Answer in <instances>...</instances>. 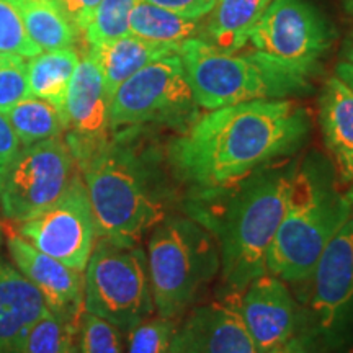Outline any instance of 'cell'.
I'll return each instance as SVG.
<instances>
[{"label":"cell","instance_id":"obj_1","mask_svg":"<svg viewBox=\"0 0 353 353\" xmlns=\"http://www.w3.org/2000/svg\"><path fill=\"white\" fill-rule=\"evenodd\" d=\"M309 134L311 117L296 101H244L200 114L170 141L165 159L172 176L190 193L210 192L291 157Z\"/></svg>","mask_w":353,"mask_h":353},{"label":"cell","instance_id":"obj_2","mask_svg":"<svg viewBox=\"0 0 353 353\" xmlns=\"http://www.w3.org/2000/svg\"><path fill=\"white\" fill-rule=\"evenodd\" d=\"M299 162L281 159L229 187L190 193L187 211L213 234L226 296L267 273V255L288 205Z\"/></svg>","mask_w":353,"mask_h":353},{"label":"cell","instance_id":"obj_3","mask_svg":"<svg viewBox=\"0 0 353 353\" xmlns=\"http://www.w3.org/2000/svg\"><path fill=\"white\" fill-rule=\"evenodd\" d=\"M161 162L154 149L117 136L77 165L99 237L138 245L145 232L169 216L172 188Z\"/></svg>","mask_w":353,"mask_h":353},{"label":"cell","instance_id":"obj_4","mask_svg":"<svg viewBox=\"0 0 353 353\" xmlns=\"http://www.w3.org/2000/svg\"><path fill=\"white\" fill-rule=\"evenodd\" d=\"M353 205L339 187L332 165L311 157L298 165L286 211L267 255V273L286 283L311 278L322 252L345 221Z\"/></svg>","mask_w":353,"mask_h":353},{"label":"cell","instance_id":"obj_5","mask_svg":"<svg viewBox=\"0 0 353 353\" xmlns=\"http://www.w3.org/2000/svg\"><path fill=\"white\" fill-rule=\"evenodd\" d=\"M196 105L216 110L252 100H280L312 90L306 72L278 63L262 52H224L203 38L179 48Z\"/></svg>","mask_w":353,"mask_h":353},{"label":"cell","instance_id":"obj_6","mask_svg":"<svg viewBox=\"0 0 353 353\" xmlns=\"http://www.w3.org/2000/svg\"><path fill=\"white\" fill-rule=\"evenodd\" d=\"M148 270L154 311L176 321L195 304L219 272L213 234L190 216L169 214L151 231Z\"/></svg>","mask_w":353,"mask_h":353},{"label":"cell","instance_id":"obj_7","mask_svg":"<svg viewBox=\"0 0 353 353\" xmlns=\"http://www.w3.org/2000/svg\"><path fill=\"white\" fill-rule=\"evenodd\" d=\"M83 311L123 332L154 314L148 257L139 245L97 239L83 270Z\"/></svg>","mask_w":353,"mask_h":353},{"label":"cell","instance_id":"obj_8","mask_svg":"<svg viewBox=\"0 0 353 353\" xmlns=\"http://www.w3.org/2000/svg\"><path fill=\"white\" fill-rule=\"evenodd\" d=\"M198 108L176 52L148 64L117 88L110 101V128L165 125L182 132L200 117Z\"/></svg>","mask_w":353,"mask_h":353},{"label":"cell","instance_id":"obj_9","mask_svg":"<svg viewBox=\"0 0 353 353\" xmlns=\"http://www.w3.org/2000/svg\"><path fill=\"white\" fill-rule=\"evenodd\" d=\"M76 175V159L63 136L25 145L0 179L3 216L17 223L50 208Z\"/></svg>","mask_w":353,"mask_h":353},{"label":"cell","instance_id":"obj_10","mask_svg":"<svg viewBox=\"0 0 353 353\" xmlns=\"http://www.w3.org/2000/svg\"><path fill=\"white\" fill-rule=\"evenodd\" d=\"M334 39L332 25L306 0H272L249 41L278 63L316 76Z\"/></svg>","mask_w":353,"mask_h":353},{"label":"cell","instance_id":"obj_11","mask_svg":"<svg viewBox=\"0 0 353 353\" xmlns=\"http://www.w3.org/2000/svg\"><path fill=\"white\" fill-rule=\"evenodd\" d=\"M309 280L311 337L334 350L345 343L353 316V211L325 247Z\"/></svg>","mask_w":353,"mask_h":353},{"label":"cell","instance_id":"obj_12","mask_svg":"<svg viewBox=\"0 0 353 353\" xmlns=\"http://www.w3.org/2000/svg\"><path fill=\"white\" fill-rule=\"evenodd\" d=\"M19 232L34 249L70 268L85 270L99 234L82 175H74L50 208L21 221Z\"/></svg>","mask_w":353,"mask_h":353},{"label":"cell","instance_id":"obj_13","mask_svg":"<svg viewBox=\"0 0 353 353\" xmlns=\"http://www.w3.org/2000/svg\"><path fill=\"white\" fill-rule=\"evenodd\" d=\"M110 101L99 65L85 54L79 61L64 103L65 143L77 165L110 141Z\"/></svg>","mask_w":353,"mask_h":353},{"label":"cell","instance_id":"obj_14","mask_svg":"<svg viewBox=\"0 0 353 353\" xmlns=\"http://www.w3.org/2000/svg\"><path fill=\"white\" fill-rule=\"evenodd\" d=\"M237 311L259 353H270L298 330V309L286 281L265 273L237 298Z\"/></svg>","mask_w":353,"mask_h":353},{"label":"cell","instance_id":"obj_15","mask_svg":"<svg viewBox=\"0 0 353 353\" xmlns=\"http://www.w3.org/2000/svg\"><path fill=\"white\" fill-rule=\"evenodd\" d=\"M237 298L193 307L176 325L170 353H259L237 311Z\"/></svg>","mask_w":353,"mask_h":353},{"label":"cell","instance_id":"obj_16","mask_svg":"<svg viewBox=\"0 0 353 353\" xmlns=\"http://www.w3.org/2000/svg\"><path fill=\"white\" fill-rule=\"evenodd\" d=\"M8 252L21 275L41 293L50 311L65 319L81 321L83 272L34 249L21 236L8 237Z\"/></svg>","mask_w":353,"mask_h":353},{"label":"cell","instance_id":"obj_17","mask_svg":"<svg viewBox=\"0 0 353 353\" xmlns=\"http://www.w3.org/2000/svg\"><path fill=\"white\" fill-rule=\"evenodd\" d=\"M48 309L41 293L0 260V350L25 352L26 335Z\"/></svg>","mask_w":353,"mask_h":353},{"label":"cell","instance_id":"obj_18","mask_svg":"<svg viewBox=\"0 0 353 353\" xmlns=\"http://www.w3.org/2000/svg\"><path fill=\"white\" fill-rule=\"evenodd\" d=\"M179 52V48L170 44L148 41L136 34L112 39V41L88 46L87 54L92 56L103 76L105 88L112 99L117 88L132 74L145 68L154 61Z\"/></svg>","mask_w":353,"mask_h":353},{"label":"cell","instance_id":"obj_19","mask_svg":"<svg viewBox=\"0 0 353 353\" xmlns=\"http://www.w3.org/2000/svg\"><path fill=\"white\" fill-rule=\"evenodd\" d=\"M319 126L335 165L353 157V92L337 76L327 79L321 90Z\"/></svg>","mask_w":353,"mask_h":353},{"label":"cell","instance_id":"obj_20","mask_svg":"<svg viewBox=\"0 0 353 353\" xmlns=\"http://www.w3.org/2000/svg\"><path fill=\"white\" fill-rule=\"evenodd\" d=\"M270 3L272 0H216L206 23L210 43L224 52L242 50Z\"/></svg>","mask_w":353,"mask_h":353},{"label":"cell","instance_id":"obj_21","mask_svg":"<svg viewBox=\"0 0 353 353\" xmlns=\"http://www.w3.org/2000/svg\"><path fill=\"white\" fill-rule=\"evenodd\" d=\"M30 95L50 101L64 117V103L70 81L81 56L76 48L41 51L28 57Z\"/></svg>","mask_w":353,"mask_h":353},{"label":"cell","instance_id":"obj_22","mask_svg":"<svg viewBox=\"0 0 353 353\" xmlns=\"http://www.w3.org/2000/svg\"><path fill=\"white\" fill-rule=\"evenodd\" d=\"M28 37L39 51L74 48L79 32L57 0H17Z\"/></svg>","mask_w":353,"mask_h":353},{"label":"cell","instance_id":"obj_23","mask_svg":"<svg viewBox=\"0 0 353 353\" xmlns=\"http://www.w3.org/2000/svg\"><path fill=\"white\" fill-rule=\"evenodd\" d=\"M200 20L187 19L179 13L165 10L139 0L130 19V33L148 41L170 44L180 48L185 41L198 38Z\"/></svg>","mask_w":353,"mask_h":353},{"label":"cell","instance_id":"obj_24","mask_svg":"<svg viewBox=\"0 0 353 353\" xmlns=\"http://www.w3.org/2000/svg\"><path fill=\"white\" fill-rule=\"evenodd\" d=\"M6 117L23 148L39 141L63 136L65 131L64 117L59 110L50 101L32 95L8 108Z\"/></svg>","mask_w":353,"mask_h":353},{"label":"cell","instance_id":"obj_25","mask_svg":"<svg viewBox=\"0 0 353 353\" xmlns=\"http://www.w3.org/2000/svg\"><path fill=\"white\" fill-rule=\"evenodd\" d=\"M79 321L61 317L48 309L33 324L25 341V353H79Z\"/></svg>","mask_w":353,"mask_h":353},{"label":"cell","instance_id":"obj_26","mask_svg":"<svg viewBox=\"0 0 353 353\" xmlns=\"http://www.w3.org/2000/svg\"><path fill=\"white\" fill-rule=\"evenodd\" d=\"M139 0H101L83 32L87 46L112 41L130 34V19Z\"/></svg>","mask_w":353,"mask_h":353},{"label":"cell","instance_id":"obj_27","mask_svg":"<svg viewBox=\"0 0 353 353\" xmlns=\"http://www.w3.org/2000/svg\"><path fill=\"white\" fill-rule=\"evenodd\" d=\"M176 321L148 317L126 332L125 353H170Z\"/></svg>","mask_w":353,"mask_h":353},{"label":"cell","instance_id":"obj_28","mask_svg":"<svg viewBox=\"0 0 353 353\" xmlns=\"http://www.w3.org/2000/svg\"><path fill=\"white\" fill-rule=\"evenodd\" d=\"M126 332L83 311L79 321V353H125Z\"/></svg>","mask_w":353,"mask_h":353},{"label":"cell","instance_id":"obj_29","mask_svg":"<svg viewBox=\"0 0 353 353\" xmlns=\"http://www.w3.org/2000/svg\"><path fill=\"white\" fill-rule=\"evenodd\" d=\"M0 52L23 57L41 52L28 37L17 0H0Z\"/></svg>","mask_w":353,"mask_h":353},{"label":"cell","instance_id":"obj_30","mask_svg":"<svg viewBox=\"0 0 353 353\" xmlns=\"http://www.w3.org/2000/svg\"><path fill=\"white\" fill-rule=\"evenodd\" d=\"M30 97L26 57L0 52V112Z\"/></svg>","mask_w":353,"mask_h":353},{"label":"cell","instance_id":"obj_31","mask_svg":"<svg viewBox=\"0 0 353 353\" xmlns=\"http://www.w3.org/2000/svg\"><path fill=\"white\" fill-rule=\"evenodd\" d=\"M145 2L179 13L187 19L200 20L213 10L216 0H145Z\"/></svg>","mask_w":353,"mask_h":353},{"label":"cell","instance_id":"obj_32","mask_svg":"<svg viewBox=\"0 0 353 353\" xmlns=\"http://www.w3.org/2000/svg\"><path fill=\"white\" fill-rule=\"evenodd\" d=\"M101 0H57L79 34L85 32Z\"/></svg>","mask_w":353,"mask_h":353},{"label":"cell","instance_id":"obj_33","mask_svg":"<svg viewBox=\"0 0 353 353\" xmlns=\"http://www.w3.org/2000/svg\"><path fill=\"white\" fill-rule=\"evenodd\" d=\"M20 145V141L17 138L6 113L0 112V179L19 154Z\"/></svg>","mask_w":353,"mask_h":353},{"label":"cell","instance_id":"obj_34","mask_svg":"<svg viewBox=\"0 0 353 353\" xmlns=\"http://www.w3.org/2000/svg\"><path fill=\"white\" fill-rule=\"evenodd\" d=\"M337 176L339 183L345 187V190L342 188L343 195L353 205V157L337 165Z\"/></svg>","mask_w":353,"mask_h":353},{"label":"cell","instance_id":"obj_35","mask_svg":"<svg viewBox=\"0 0 353 353\" xmlns=\"http://www.w3.org/2000/svg\"><path fill=\"white\" fill-rule=\"evenodd\" d=\"M270 353H311V350H309L304 335H293L290 341L281 343L280 347H276Z\"/></svg>","mask_w":353,"mask_h":353},{"label":"cell","instance_id":"obj_36","mask_svg":"<svg viewBox=\"0 0 353 353\" xmlns=\"http://www.w3.org/2000/svg\"><path fill=\"white\" fill-rule=\"evenodd\" d=\"M335 76L341 79L343 83H347L353 92V64L341 61V63L335 65Z\"/></svg>","mask_w":353,"mask_h":353},{"label":"cell","instance_id":"obj_37","mask_svg":"<svg viewBox=\"0 0 353 353\" xmlns=\"http://www.w3.org/2000/svg\"><path fill=\"white\" fill-rule=\"evenodd\" d=\"M341 57L345 63L353 64V28L345 34L341 46Z\"/></svg>","mask_w":353,"mask_h":353},{"label":"cell","instance_id":"obj_38","mask_svg":"<svg viewBox=\"0 0 353 353\" xmlns=\"http://www.w3.org/2000/svg\"><path fill=\"white\" fill-rule=\"evenodd\" d=\"M342 7L348 15L353 17V0H342Z\"/></svg>","mask_w":353,"mask_h":353},{"label":"cell","instance_id":"obj_39","mask_svg":"<svg viewBox=\"0 0 353 353\" xmlns=\"http://www.w3.org/2000/svg\"><path fill=\"white\" fill-rule=\"evenodd\" d=\"M0 353H25V352H7V350H0Z\"/></svg>","mask_w":353,"mask_h":353}]
</instances>
